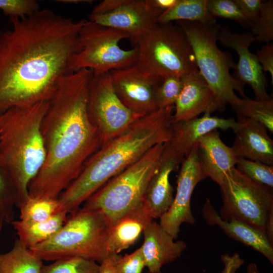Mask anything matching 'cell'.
<instances>
[{"mask_svg": "<svg viewBox=\"0 0 273 273\" xmlns=\"http://www.w3.org/2000/svg\"><path fill=\"white\" fill-rule=\"evenodd\" d=\"M10 21L11 29L0 30V113L52 99L62 78L72 73L85 20L45 9Z\"/></svg>", "mask_w": 273, "mask_h": 273, "instance_id": "obj_1", "label": "cell"}, {"mask_svg": "<svg viewBox=\"0 0 273 273\" xmlns=\"http://www.w3.org/2000/svg\"><path fill=\"white\" fill-rule=\"evenodd\" d=\"M93 72L81 69L59 81L41 123L46 157L28 187L32 197L58 198L101 147L87 106Z\"/></svg>", "mask_w": 273, "mask_h": 273, "instance_id": "obj_2", "label": "cell"}, {"mask_svg": "<svg viewBox=\"0 0 273 273\" xmlns=\"http://www.w3.org/2000/svg\"><path fill=\"white\" fill-rule=\"evenodd\" d=\"M174 109V106L159 108L143 116L101 147L58 197L62 210L68 214L76 212L83 202L105 184L150 149L170 141L172 137Z\"/></svg>", "mask_w": 273, "mask_h": 273, "instance_id": "obj_3", "label": "cell"}, {"mask_svg": "<svg viewBox=\"0 0 273 273\" xmlns=\"http://www.w3.org/2000/svg\"><path fill=\"white\" fill-rule=\"evenodd\" d=\"M49 102L0 113V161L15 186L18 208L27 199L29 185L45 162L41 123Z\"/></svg>", "mask_w": 273, "mask_h": 273, "instance_id": "obj_4", "label": "cell"}, {"mask_svg": "<svg viewBox=\"0 0 273 273\" xmlns=\"http://www.w3.org/2000/svg\"><path fill=\"white\" fill-rule=\"evenodd\" d=\"M108 227L101 212L83 207L68 214L65 223L52 237L29 249L42 261L78 257L100 264L110 254Z\"/></svg>", "mask_w": 273, "mask_h": 273, "instance_id": "obj_5", "label": "cell"}, {"mask_svg": "<svg viewBox=\"0 0 273 273\" xmlns=\"http://www.w3.org/2000/svg\"><path fill=\"white\" fill-rule=\"evenodd\" d=\"M176 23L186 35L193 49L198 69L223 111L227 104L235 110L241 99L246 98L244 86L230 73L236 65L231 54L217 46V34L220 25L198 22L178 21Z\"/></svg>", "mask_w": 273, "mask_h": 273, "instance_id": "obj_6", "label": "cell"}, {"mask_svg": "<svg viewBox=\"0 0 273 273\" xmlns=\"http://www.w3.org/2000/svg\"><path fill=\"white\" fill-rule=\"evenodd\" d=\"M165 144H159L90 196L83 207L98 210L108 226L141 204L158 169Z\"/></svg>", "mask_w": 273, "mask_h": 273, "instance_id": "obj_7", "label": "cell"}, {"mask_svg": "<svg viewBox=\"0 0 273 273\" xmlns=\"http://www.w3.org/2000/svg\"><path fill=\"white\" fill-rule=\"evenodd\" d=\"M132 44L138 51L135 64L157 78L182 77L199 70L192 46L177 24L158 23Z\"/></svg>", "mask_w": 273, "mask_h": 273, "instance_id": "obj_8", "label": "cell"}, {"mask_svg": "<svg viewBox=\"0 0 273 273\" xmlns=\"http://www.w3.org/2000/svg\"><path fill=\"white\" fill-rule=\"evenodd\" d=\"M129 38L125 32L85 20L79 33L80 50L71 62V72L85 69L96 75L135 64L137 49L124 50L119 44Z\"/></svg>", "mask_w": 273, "mask_h": 273, "instance_id": "obj_9", "label": "cell"}, {"mask_svg": "<svg viewBox=\"0 0 273 273\" xmlns=\"http://www.w3.org/2000/svg\"><path fill=\"white\" fill-rule=\"evenodd\" d=\"M219 186L222 200L220 217L236 219L265 232L273 212V188L252 181L235 167Z\"/></svg>", "mask_w": 273, "mask_h": 273, "instance_id": "obj_10", "label": "cell"}, {"mask_svg": "<svg viewBox=\"0 0 273 273\" xmlns=\"http://www.w3.org/2000/svg\"><path fill=\"white\" fill-rule=\"evenodd\" d=\"M88 118L97 129L101 147L143 116L128 109L116 95L109 72L94 75L88 95Z\"/></svg>", "mask_w": 273, "mask_h": 273, "instance_id": "obj_11", "label": "cell"}, {"mask_svg": "<svg viewBox=\"0 0 273 273\" xmlns=\"http://www.w3.org/2000/svg\"><path fill=\"white\" fill-rule=\"evenodd\" d=\"M162 14L147 0H104L88 15V21L127 33L132 43L158 23Z\"/></svg>", "mask_w": 273, "mask_h": 273, "instance_id": "obj_12", "label": "cell"}, {"mask_svg": "<svg viewBox=\"0 0 273 273\" xmlns=\"http://www.w3.org/2000/svg\"><path fill=\"white\" fill-rule=\"evenodd\" d=\"M181 163L173 203L159 218L160 225L174 239L177 238L181 224L195 223V219L191 207L192 195L196 185L206 178L199 165L197 142Z\"/></svg>", "mask_w": 273, "mask_h": 273, "instance_id": "obj_13", "label": "cell"}, {"mask_svg": "<svg viewBox=\"0 0 273 273\" xmlns=\"http://www.w3.org/2000/svg\"><path fill=\"white\" fill-rule=\"evenodd\" d=\"M109 73L115 92L132 112L145 116L158 109L155 93L162 79L151 75L135 64Z\"/></svg>", "mask_w": 273, "mask_h": 273, "instance_id": "obj_14", "label": "cell"}, {"mask_svg": "<svg viewBox=\"0 0 273 273\" xmlns=\"http://www.w3.org/2000/svg\"><path fill=\"white\" fill-rule=\"evenodd\" d=\"M217 41L223 47L235 50L239 57L233 76L244 86L252 88L255 100L267 101L272 98L267 94V82L255 54L249 51L255 41L250 32H235L225 26H220Z\"/></svg>", "mask_w": 273, "mask_h": 273, "instance_id": "obj_15", "label": "cell"}, {"mask_svg": "<svg viewBox=\"0 0 273 273\" xmlns=\"http://www.w3.org/2000/svg\"><path fill=\"white\" fill-rule=\"evenodd\" d=\"M183 86L174 105L172 123L221 111L214 95L199 70L181 77Z\"/></svg>", "mask_w": 273, "mask_h": 273, "instance_id": "obj_16", "label": "cell"}, {"mask_svg": "<svg viewBox=\"0 0 273 273\" xmlns=\"http://www.w3.org/2000/svg\"><path fill=\"white\" fill-rule=\"evenodd\" d=\"M235 138L232 147L238 158L273 165V141L262 124L237 115Z\"/></svg>", "mask_w": 273, "mask_h": 273, "instance_id": "obj_17", "label": "cell"}, {"mask_svg": "<svg viewBox=\"0 0 273 273\" xmlns=\"http://www.w3.org/2000/svg\"><path fill=\"white\" fill-rule=\"evenodd\" d=\"M199 165L207 177L219 186L238 161L232 147L221 140L218 129L213 130L197 141Z\"/></svg>", "mask_w": 273, "mask_h": 273, "instance_id": "obj_18", "label": "cell"}, {"mask_svg": "<svg viewBox=\"0 0 273 273\" xmlns=\"http://www.w3.org/2000/svg\"><path fill=\"white\" fill-rule=\"evenodd\" d=\"M205 113L200 118L172 124V137L166 143L168 147L181 160L189 154L201 136L214 129L234 130L237 125L233 118H223Z\"/></svg>", "mask_w": 273, "mask_h": 273, "instance_id": "obj_19", "label": "cell"}, {"mask_svg": "<svg viewBox=\"0 0 273 273\" xmlns=\"http://www.w3.org/2000/svg\"><path fill=\"white\" fill-rule=\"evenodd\" d=\"M141 248L145 266L150 273H159L162 266L179 257L187 248L183 241L173 238L156 221H151L143 231Z\"/></svg>", "mask_w": 273, "mask_h": 273, "instance_id": "obj_20", "label": "cell"}, {"mask_svg": "<svg viewBox=\"0 0 273 273\" xmlns=\"http://www.w3.org/2000/svg\"><path fill=\"white\" fill-rule=\"evenodd\" d=\"M202 213L207 223L217 225L230 238L252 247L273 264V244L264 231L236 219H222L208 198Z\"/></svg>", "mask_w": 273, "mask_h": 273, "instance_id": "obj_21", "label": "cell"}, {"mask_svg": "<svg viewBox=\"0 0 273 273\" xmlns=\"http://www.w3.org/2000/svg\"><path fill=\"white\" fill-rule=\"evenodd\" d=\"M182 161L165 143L159 166L150 181L144 197L153 219L160 218L171 206L174 197L169 176Z\"/></svg>", "mask_w": 273, "mask_h": 273, "instance_id": "obj_22", "label": "cell"}, {"mask_svg": "<svg viewBox=\"0 0 273 273\" xmlns=\"http://www.w3.org/2000/svg\"><path fill=\"white\" fill-rule=\"evenodd\" d=\"M153 220L150 209L143 201L109 226L107 248L110 253L119 254L138 239Z\"/></svg>", "mask_w": 273, "mask_h": 273, "instance_id": "obj_23", "label": "cell"}, {"mask_svg": "<svg viewBox=\"0 0 273 273\" xmlns=\"http://www.w3.org/2000/svg\"><path fill=\"white\" fill-rule=\"evenodd\" d=\"M68 214L62 211L48 220L34 222L14 220L11 223L15 230L18 239L30 248L43 242L54 235L64 225Z\"/></svg>", "mask_w": 273, "mask_h": 273, "instance_id": "obj_24", "label": "cell"}, {"mask_svg": "<svg viewBox=\"0 0 273 273\" xmlns=\"http://www.w3.org/2000/svg\"><path fill=\"white\" fill-rule=\"evenodd\" d=\"M43 261L18 239L12 248L0 253V273H40Z\"/></svg>", "mask_w": 273, "mask_h": 273, "instance_id": "obj_25", "label": "cell"}, {"mask_svg": "<svg viewBox=\"0 0 273 273\" xmlns=\"http://www.w3.org/2000/svg\"><path fill=\"white\" fill-rule=\"evenodd\" d=\"M174 21L195 22L205 25L216 24V19L209 12L207 0H178L171 9L164 12L157 22L164 23Z\"/></svg>", "mask_w": 273, "mask_h": 273, "instance_id": "obj_26", "label": "cell"}, {"mask_svg": "<svg viewBox=\"0 0 273 273\" xmlns=\"http://www.w3.org/2000/svg\"><path fill=\"white\" fill-rule=\"evenodd\" d=\"M18 208L20 211V220L34 222L48 220L62 211L58 198L29 195Z\"/></svg>", "mask_w": 273, "mask_h": 273, "instance_id": "obj_27", "label": "cell"}, {"mask_svg": "<svg viewBox=\"0 0 273 273\" xmlns=\"http://www.w3.org/2000/svg\"><path fill=\"white\" fill-rule=\"evenodd\" d=\"M237 115L256 121L273 132V99L258 101L247 97L241 99L235 109Z\"/></svg>", "mask_w": 273, "mask_h": 273, "instance_id": "obj_28", "label": "cell"}, {"mask_svg": "<svg viewBox=\"0 0 273 273\" xmlns=\"http://www.w3.org/2000/svg\"><path fill=\"white\" fill-rule=\"evenodd\" d=\"M17 193L8 171L0 161V231L5 223L14 221Z\"/></svg>", "mask_w": 273, "mask_h": 273, "instance_id": "obj_29", "label": "cell"}, {"mask_svg": "<svg viewBox=\"0 0 273 273\" xmlns=\"http://www.w3.org/2000/svg\"><path fill=\"white\" fill-rule=\"evenodd\" d=\"M100 265L96 261L78 257L56 260L43 265L40 273H99Z\"/></svg>", "mask_w": 273, "mask_h": 273, "instance_id": "obj_30", "label": "cell"}, {"mask_svg": "<svg viewBox=\"0 0 273 273\" xmlns=\"http://www.w3.org/2000/svg\"><path fill=\"white\" fill-rule=\"evenodd\" d=\"M236 169L252 181L273 188V165L238 158Z\"/></svg>", "mask_w": 273, "mask_h": 273, "instance_id": "obj_31", "label": "cell"}, {"mask_svg": "<svg viewBox=\"0 0 273 273\" xmlns=\"http://www.w3.org/2000/svg\"><path fill=\"white\" fill-rule=\"evenodd\" d=\"M250 28L257 42L268 43L273 40V1L263 2L259 15Z\"/></svg>", "mask_w": 273, "mask_h": 273, "instance_id": "obj_32", "label": "cell"}, {"mask_svg": "<svg viewBox=\"0 0 273 273\" xmlns=\"http://www.w3.org/2000/svg\"><path fill=\"white\" fill-rule=\"evenodd\" d=\"M207 8L214 17L234 21L246 29L250 28V21L235 0H207Z\"/></svg>", "mask_w": 273, "mask_h": 273, "instance_id": "obj_33", "label": "cell"}, {"mask_svg": "<svg viewBox=\"0 0 273 273\" xmlns=\"http://www.w3.org/2000/svg\"><path fill=\"white\" fill-rule=\"evenodd\" d=\"M182 86L181 77L171 75L163 78L155 93L156 102L158 109L174 106Z\"/></svg>", "mask_w": 273, "mask_h": 273, "instance_id": "obj_34", "label": "cell"}, {"mask_svg": "<svg viewBox=\"0 0 273 273\" xmlns=\"http://www.w3.org/2000/svg\"><path fill=\"white\" fill-rule=\"evenodd\" d=\"M0 10L10 18L30 16L39 10L35 0H0Z\"/></svg>", "mask_w": 273, "mask_h": 273, "instance_id": "obj_35", "label": "cell"}, {"mask_svg": "<svg viewBox=\"0 0 273 273\" xmlns=\"http://www.w3.org/2000/svg\"><path fill=\"white\" fill-rule=\"evenodd\" d=\"M145 266L141 247L133 253L121 256L115 266V273H142Z\"/></svg>", "mask_w": 273, "mask_h": 273, "instance_id": "obj_36", "label": "cell"}, {"mask_svg": "<svg viewBox=\"0 0 273 273\" xmlns=\"http://www.w3.org/2000/svg\"><path fill=\"white\" fill-rule=\"evenodd\" d=\"M257 60L264 72H268L273 83V43H266L255 54Z\"/></svg>", "mask_w": 273, "mask_h": 273, "instance_id": "obj_37", "label": "cell"}, {"mask_svg": "<svg viewBox=\"0 0 273 273\" xmlns=\"http://www.w3.org/2000/svg\"><path fill=\"white\" fill-rule=\"evenodd\" d=\"M235 2L251 25L258 16L263 1L261 0H235Z\"/></svg>", "mask_w": 273, "mask_h": 273, "instance_id": "obj_38", "label": "cell"}, {"mask_svg": "<svg viewBox=\"0 0 273 273\" xmlns=\"http://www.w3.org/2000/svg\"><path fill=\"white\" fill-rule=\"evenodd\" d=\"M221 259L224 264V268L221 273H236L244 263V259L237 253L232 255L228 253L222 254Z\"/></svg>", "mask_w": 273, "mask_h": 273, "instance_id": "obj_39", "label": "cell"}, {"mask_svg": "<svg viewBox=\"0 0 273 273\" xmlns=\"http://www.w3.org/2000/svg\"><path fill=\"white\" fill-rule=\"evenodd\" d=\"M121 256L117 253H110L99 265V273H115V266Z\"/></svg>", "mask_w": 273, "mask_h": 273, "instance_id": "obj_40", "label": "cell"}, {"mask_svg": "<svg viewBox=\"0 0 273 273\" xmlns=\"http://www.w3.org/2000/svg\"><path fill=\"white\" fill-rule=\"evenodd\" d=\"M147 2L152 7L163 14L174 7L178 0H147Z\"/></svg>", "mask_w": 273, "mask_h": 273, "instance_id": "obj_41", "label": "cell"}, {"mask_svg": "<svg viewBox=\"0 0 273 273\" xmlns=\"http://www.w3.org/2000/svg\"><path fill=\"white\" fill-rule=\"evenodd\" d=\"M59 2L65 4H77L80 3H92V1H83V0H62L59 1Z\"/></svg>", "mask_w": 273, "mask_h": 273, "instance_id": "obj_42", "label": "cell"}, {"mask_svg": "<svg viewBox=\"0 0 273 273\" xmlns=\"http://www.w3.org/2000/svg\"><path fill=\"white\" fill-rule=\"evenodd\" d=\"M247 273H258L257 266L255 263H250L247 267Z\"/></svg>", "mask_w": 273, "mask_h": 273, "instance_id": "obj_43", "label": "cell"}, {"mask_svg": "<svg viewBox=\"0 0 273 273\" xmlns=\"http://www.w3.org/2000/svg\"><path fill=\"white\" fill-rule=\"evenodd\" d=\"M258 273H261V272H258Z\"/></svg>", "mask_w": 273, "mask_h": 273, "instance_id": "obj_44", "label": "cell"}, {"mask_svg": "<svg viewBox=\"0 0 273 273\" xmlns=\"http://www.w3.org/2000/svg\"><path fill=\"white\" fill-rule=\"evenodd\" d=\"M159 273H161V272H159Z\"/></svg>", "mask_w": 273, "mask_h": 273, "instance_id": "obj_45", "label": "cell"}]
</instances>
